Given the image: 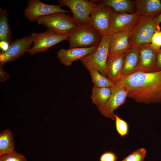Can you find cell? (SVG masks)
I'll use <instances>...</instances> for the list:
<instances>
[{"mask_svg": "<svg viewBox=\"0 0 161 161\" xmlns=\"http://www.w3.org/2000/svg\"><path fill=\"white\" fill-rule=\"evenodd\" d=\"M136 12L140 16L155 18L161 13V2L160 0H135Z\"/></svg>", "mask_w": 161, "mask_h": 161, "instance_id": "17", "label": "cell"}, {"mask_svg": "<svg viewBox=\"0 0 161 161\" xmlns=\"http://www.w3.org/2000/svg\"><path fill=\"white\" fill-rule=\"evenodd\" d=\"M110 88V96L104 106L99 111L103 116L115 120L114 111L125 103L128 93L120 80L113 82Z\"/></svg>", "mask_w": 161, "mask_h": 161, "instance_id": "5", "label": "cell"}, {"mask_svg": "<svg viewBox=\"0 0 161 161\" xmlns=\"http://www.w3.org/2000/svg\"><path fill=\"white\" fill-rule=\"evenodd\" d=\"M0 161H27V160L23 155L14 150L11 153L0 156Z\"/></svg>", "mask_w": 161, "mask_h": 161, "instance_id": "26", "label": "cell"}, {"mask_svg": "<svg viewBox=\"0 0 161 161\" xmlns=\"http://www.w3.org/2000/svg\"><path fill=\"white\" fill-rule=\"evenodd\" d=\"M160 30L157 31L153 35L151 40V43L157 50L161 47V34Z\"/></svg>", "mask_w": 161, "mask_h": 161, "instance_id": "27", "label": "cell"}, {"mask_svg": "<svg viewBox=\"0 0 161 161\" xmlns=\"http://www.w3.org/2000/svg\"><path fill=\"white\" fill-rule=\"evenodd\" d=\"M154 21L155 23L157 25L161 23V13L157 16L154 18Z\"/></svg>", "mask_w": 161, "mask_h": 161, "instance_id": "32", "label": "cell"}, {"mask_svg": "<svg viewBox=\"0 0 161 161\" xmlns=\"http://www.w3.org/2000/svg\"><path fill=\"white\" fill-rule=\"evenodd\" d=\"M9 78L8 73L3 69V68L0 67V82H2L5 81Z\"/></svg>", "mask_w": 161, "mask_h": 161, "instance_id": "31", "label": "cell"}, {"mask_svg": "<svg viewBox=\"0 0 161 161\" xmlns=\"http://www.w3.org/2000/svg\"><path fill=\"white\" fill-rule=\"evenodd\" d=\"M153 17L141 16L135 26L131 31L129 43L131 48L138 47L143 44L150 43L152 37L158 30L159 25L154 21Z\"/></svg>", "mask_w": 161, "mask_h": 161, "instance_id": "2", "label": "cell"}, {"mask_svg": "<svg viewBox=\"0 0 161 161\" xmlns=\"http://www.w3.org/2000/svg\"><path fill=\"white\" fill-rule=\"evenodd\" d=\"M131 30L110 33L108 55L125 54L131 48L129 40Z\"/></svg>", "mask_w": 161, "mask_h": 161, "instance_id": "15", "label": "cell"}, {"mask_svg": "<svg viewBox=\"0 0 161 161\" xmlns=\"http://www.w3.org/2000/svg\"><path fill=\"white\" fill-rule=\"evenodd\" d=\"M115 126L117 131L122 137H124L128 134L129 128L128 123L121 118L117 114H114Z\"/></svg>", "mask_w": 161, "mask_h": 161, "instance_id": "24", "label": "cell"}, {"mask_svg": "<svg viewBox=\"0 0 161 161\" xmlns=\"http://www.w3.org/2000/svg\"><path fill=\"white\" fill-rule=\"evenodd\" d=\"M101 36L96 30L89 24L78 25L67 35L69 48L98 46Z\"/></svg>", "mask_w": 161, "mask_h": 161, "instance_id": "4", "label": "cell"}, {"mask_svg": "<svg viewBox=\"0 0 161 161\" xmlns=\"http://www.w3.org/2000/svg\"><path fill=\"white\" fill-rule=\"evenodd\" d=\"M160 33L161 34V31H160Z\"/></svg>", "mask_w": 161, "mask_h": 161, "instance_id": "33", "label": "cell"}, {"mask_svg": "<svg viewBox=\"0 0 161 161\" xmlns=\"http://www.w3.org/2000/svg\"><path fill=\"white\" fill-rule=\"evenodd\" d=\"M59 5L48 4L39 0H30L24 10V15L29 21H35L38 18L56 13H69V10L62 9Z\"/></svg>", "mask_w": 161, "mask_h": 161, "instance_id": "10", "label": "cell"}, {"mask_svg": "<svg viewBox=\"0 0 161 161\" xmlns=\"http://www.w3.org/2000/svg\"><path fill=\"white\" fill-rule=\"evenodd\" d=\"M13 137L9 129L3 131L0 133V156L14 151Z\"/></svg>", "mask_w": 161, "mask_h": 161, "instance_id": "23", "label": "cell"}, {"mask_svg": "<svg viewBox=\"0 0 161 161\" xmlns=\"http://www.w3.org/2000/svg\"><path fill=\"white\" fill-rule=\"evenodd\" d=\"M126 53L108 56L106 64L107 78L113 82L120 80Z\"/></svg>", "mask_w": 161, "mask_h": 161, "instance_id": "16", "label": "cell"}, {"mask_svg": "<svg viewBox=\"0 0 161 161\" xmlns=\"http://www.w3.org/2000/svg\"><path fill=\"white\" fill-rule=\"evenodd\" d=\"M140 17L136 12L131 14L113 13L110 18L109 33L132 30L137 23Z\"/></svg>", "mask_w": 161, "mask_h": 161, "instance_id": "13", "label": "cell"}, {"mask_svg": "<svg viewBox=\"0 0 161 161\" xmlns=\"http://www.w3.org/2000/svg\"><path fill=\"white\" fill-rule=\"evenodd\" d=\"M112 9L101 3H98L92 10L89 24L96 30L101 36L109 34V26Z\"/></svg>", "mask_w": 161, "mask_h": 161, "instance_id": "9", "label": "cell"}, {"mask_svg": "<svg viewBox=\"0 0 161 161\" xmlns=\"http://www.w3.org/2000/svg\"><path fill=\"white\" fill-rule=\"evenodd\" d=\"M9 16L7 10L0 8V41H6L11 44L12 33L8 22Z\"/></svg>", "mask_w": 161, "mask_h": 161, "instance_id": "21", "label": "cell"}, {"mask_svg": "<svg viewBox=\"0 0 161 161\" xmlns=\"http://www.w3.org/2000/svg\"><path fill=\"white\" fill-rule=\"evenodd\" d=\"M146 153L145 148H140L124 158L122 161H144Z\"/></svg>", "mask_w": 161, "mask_h": 161, "instance_id": "25", "label": "cell"}, {"mask_svg": "<svg viewBox=\"0 0 161 161\" xmlns=\"http://www.w3.org/2000/svg\"><path fill=\"white\" fill-rule=\"evenodd\" d=\"M32 44L31 35L16 40L6 52L0 53V67L3 68L6 63L14 61L27 52Z\"/></svg>", "mask_w": 161, "mask_h": 161, "instance_id": "11", "label": "cell"}, {"mask_svg": "<svg viewBox=\"0 0 161 161\" xmlns=\"http://www.w3.org/2000/svg\"><path fill=\"white\" fill-rule=\"evenodd\" d=\"M98 46L85 48H73L67 49L62 48L57 53V56L60 62L65 66L71 65L77 60H80L87 55L94 53Z\"/></svg>", "mask_w": 161, "mask_h": 161, "instance_id": "14", "label": "cell"}, {"mask_svg": "<svg viewBox=\"0 0 161 161\" xmlns=\"http://www.w3.org/2000/svg\"><path fill=\"white\" fill-rule=\"evenodd\" d=\"M138 47L131 48L126 53L120 80L133 74L138 63Z\"/></svg>", "mask_w": 161, "mask_h": 161, "instance_id": "18", "label": "cell"}, {"mask_svg": "<svg viewBox=\"0 0 161 161\" xmlns=\"http://www.w3.org/2000/svg\"><path fill=\"white\" fill-rule=\"evenodd\" d=\"M11 45L9 43L6 41H0V52H6Z\"/></svg>", "mask_w": 161, "mask_h": 161, "instance_id": "30", "label": "cell"}, {"mask_svg": "<svg viewBox=\"0 0 161 161\" xmlns=\"http://www.w3.org/2000/svg\"><path fill=\"white\" fill-rule=\"evenodd\" d=\"M117 156L114 152L108 151L103 153L100 156L99 161H117Z\"/></svg>", "mask_w": 161, "mask_h": 161, "instance_id": "28", "label": "cell"}, {"mask_svg": "<svg viewBox=\"0 0 161 161\" xmlns=\"http://www.w3.org/2000/svg\"><path fill=\"white\" fill-rule=\"evenodd\" d=\"M33 46L28 50L29 54L34 55L45 52L50 48L66 39L67 35L61 34L47 29L43 33H32Z\"/></svg>", "mask_w": 161, "mask_h": 161, "instance_id": "6", "label": "cell"}, {"mask_svg": "<svg viewBox=\"0 0 161 161\" xmlns=\"http://www.w3.org/2000/svg\"><path fill=\"white\" fill-rule=\"evenodd\" d=\"M120 80L127 91L128 97L138 103H161V71L135 72Z\"/></svg>", "mask_w": 161, "mask_h": 161, "instance_id": "1", "label": "cell"}, {"mask_svg": "<svg viewBox=\"0 0 161 161\" xmlns=\"http://www.w3.org/2000/svg\"><path fill=\"white\" fill-rule=\"evenodd\" d=\"M156 64L158 71H161V49L157 50L156 58Z\"/></svg>", "mask_w": 161, "mask_h": 161, "instance_id": "29", "label": "cell"}, {"mask_svg": "<svg viewBox=\"0 0 161 161\" xmlns=\"http://www.w3.org/2000/svg\"><path fill=\"white\" fill-rule=\"evenodd\" d=\"M111 94L110 87H100L93 85L91 98L92 102L99 110L105 105Z\"/></svg>", "mask_w": 161, "mask_h": 161, "instance_id": "20", "label": "cell"}, {"mask_svg": "<svg viewBox=\"0 0 161 161\" xmlns=\"http://www.w3.org/2000/svg\"><path fill=\"white\" fill-rule=\"evenodd\" d=\"M95 3H101L111 8L114 13H127L133 11L135 7L134 1L130 0H92Z\"/></svg>", "mask_w": 161, "mask_h": 161, "instance_id": "19", "label": "cell"}, {"mask_svg": "<svg viewBox=\"0 0 161 161\" xmlns=\"http://www.w3.org/2000/svg\"><path fill=\"white\" fill-rule=\"evenodd\" d=\"M139 59L138 65L134 72H152L158 71L156 64L157 50L150 43L138 47Z\"/></svg>", "mask_w": 161, "mask_h": 161, "instance_id": "12", "label": "cell"}, {"mask_svg": "<svg viewBox=\"0 0 161 161\" xmlns=\"http://www.w3.org/2000/svg\"><path fill=\"white\" fill-rule=\"evenodd\" d=\"M61 6H66L71 10L73 17L78 25L89 24L90 14L97 3L92 0H58Z\"/></svg>", "mask_w": 161, "mask_h": 161, "instance_id": "8", "label": "cell"}, {"mask_svg": "<svg viewBox=\"0 0 161 161\" xmlns=\"http://www.w3.org/2000/svg\"><path fill=\"white\" fill-rule=\"evenodd\" d=\"M82 64L89 72L93 85L100 87H110L113 84V82L102 75L97 69L86 63Z\"/></svg>", "mask_w": 161, "mask_h": 161, "instance_id": "22", "label": "cell"}, {"mask_svg": "<svg viewBox=\"0 0 161 161\" xmlns=\"http://www.w3.org/2000/svg\"><path fill=\"white\" fill-rule=\"evenodd\" d=\"M110 33L101 37L96 51L85 56L80 60L82 64L86 63L97 69L100 73L107 77L106 64L109 55Z\"/></svg>", "mask_w": 161, "mask_h": 161, "instance_id": "7", "label": "cell"}, {"mask_svg": "<svg viewBox=\"0 0 161 161\" xmlns=\"http://www.w3.org/2000/svg\"><path fill=\"white\" fill-rule=\"evenodd\" d=\"M39 24L58 33L68 35L78 26L73 17L56 13L39 17L35 19Z\"/></svg>", "mask_w": 161, "mask_h": 161, "instance_id": "3", "label": "cell"}]
</instances>
